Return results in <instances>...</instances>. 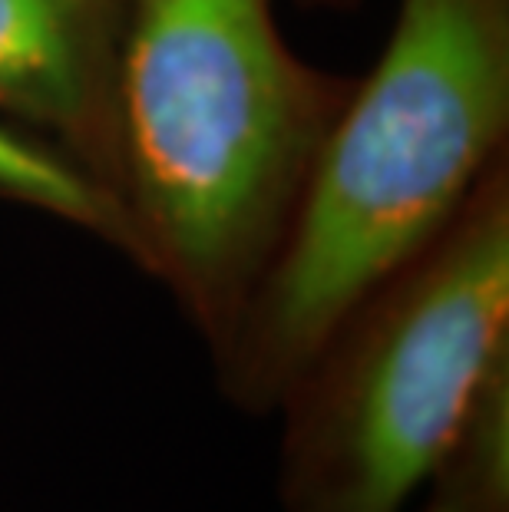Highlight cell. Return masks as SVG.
Wrapping results in <instances>:
<instances>
[{
    "mask_svg": "<svg viewBox=\"0 0 509 512\" xmlns=\"http://www.w3.org/2000/svg\"><path fill=\"white\" fill-rule=\"evenodd\" d=\"M509 159V0H400L324 136L272 261L212 354L268 417L344 314L417 258Z\"/></svg>",
    "mask_w": 509,
    "mask_h": 512,
    "instance_id": "6da1fadb",
    "label": "cell"
},
{
    "mask_svg": "<svg viewBox=\"0 0 509 512\" xmlns=\"http://www.w3.org/2000/svg\"><path fill=\"white\" fill-rule=\"evenodd\" d=\"M354 76L288 47L275 0H126L113 192L129 261L215 354L272 261Z\"/></svg>",
    "mask_w": 509,
    "mask_h": 512,
    "instance_id": "7a4b0ae2",
    "label": "cell"
},
{
    "mask_svg": "<svg viewBox=\"0 0 509 512\" xmlns=\"http://www.w3.org/2000/svg\"><path fill=\"white\" fill-rule=\"evenodd\" d=\"M509 361V159L281 394V512H407Z\"/></svg>",
    "mask_w": 509,
    "mask_h": 512,
    "instance_id": "3957f363",
    "label": "cell"
},
{
    "mask_svg": "<svg viewBox=\"0 0 509 512\" xmlns=\"http://www.w3.org/2000/svg\"><path fill=\"white\" fill-rule=\"evenodd\" d=\"M123 10L126 0H0V110L83 162L110 192Z\"/></svg>",
    "mask_w": 509,
    "mask_h": 512,
    "instance_id": "277c9868",
    "label": "cell"
},
{
    "mask_svg": "<svg viewBox=\"0 0 509 512\" xmlns=\"http://www.w3.org/2000/svg\"><path fill=\"white\" fill-rule=\"evenodd\" d=\"M0 199L27 205L100 238L129 258V225L116 195L57 143L0 110Z\"/></svg>",
    "mask_w": 509,
    "mask_h": 512,
    "instance_id": "5b68a950",
    "label": "cell"
},
{
    "mask_svg": "<svg viewBox=\"0 0 509 512\" xmlns=\"http://www.w3.org/2000/svg\"><path fill=\"white\" fill-rule=\"evenodd\" d=\"M420 493V512H509V361L476 394Z\"/></svg>",
    "mask_w": 509,
    "mask_h": 512,
    "instance_id": "8992f818",
    "label": "cell"
},
{
    "mask_svg": "<svg viewBox=\"0 0 509 512\" xmlns=\"http://www.w3.org/2000/svg\"><path fill=\"white\" fill-rule=\"evenodd\" d=\"M331 4H341V0H331Z\"/></svg>",
    "mask_w": 509,
    "mask_h": 512,
    "instance_id": "52a82bcc",
    "label": "cell"
}]
</instances>
